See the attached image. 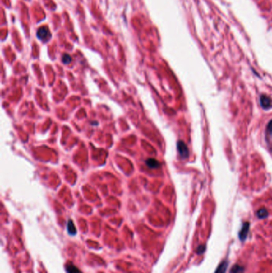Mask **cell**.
I'll return each instance as SVG.
<instances>
[{"label": "cell", "mask_w": 272, "mask_h": 273, "mask_svg": "<svg viewBox=\"0 0 272 273\" xmlns=\"http://www.w3.org/2000/svg\"><path fill=\"white\" fill-rule=\"evenodd\" d=\"M67 231H68V233H70V235H72V236L75 235L76 233H77L75 226H74V223H73V221H72L71 220H69L68 224H67Z\"/></svg>", "instance_id": "ba28073f"}, {"label": "cell", "mask_w": 272, "mask_h": 273, "mask_svg": "<svg viewBox=\"0 0 272 273\" xmlns=\"http://www.w3.org/2000/svg\"><path fill=\"white\" fill-rule=\"evenodd\" d=\"M228 261L224 260V261L218 266V268H217L216 270H215V273H225L227 271V268H228Z\"/></svg>", "instance_id": "8992f818"}, {"label": "cell", "mask_w": 272, "mask_h": 273, "mask_svg": "<svg viewBox=\"0 0 272 273\" xmlns=\"http://www.w3.org/2000/svg\"><path fill=\"white\" fill-rule=\"evenodd\" d=\"M256 215H257V216L259 217V219H263V218H265V217H267V215H268V213H267V209H261L258 211L257 213H256Z\"/></svg>", "instance_id": "9c48e42d"}, {"label": "cell", "mask_w": 272, "mask_h": 273, "mask_svg": "<svg viewBox=\"0 0 272 273\" xmlns=\"http://www.w3.org/2000/svg\"><path fill=\"white\" fill-rule=\"evenodd\" d=\"M243 268L239 266V264H235V266L232 267V268L231 269L230 273H243Z\"/></svg>", "instance_id": "30bf717a"}, {"label": "cell", "mask_w": 272, "mask_h": 273, "mask_svg": "<svg viewBox=\"0 0 272 273\" xmlns=\"http://www.w3.org/2000/svg\"><path fill=\"white\" fill-rule=\"evenodd\" d=\"M267 134H272V121H270V123L268 124L267 125Z\"/></svg>", "instance_id": "4fadbf2b"}, {"label": "cell", "mask_w": 272, "mask_h": 273, "mask_svg": "<svg viewBox=\"0 0 272 273\" xmlns=\"http://www.w3.org/2000/svg\"><path fill=\"white\" fill-rule=\"evenodd\" d=\"M49 36V31L46 27H41L38 31V37L41 40H46Z\"/></svg>", "instance_id": "5b68a950"}, {"label": "cell", "mask_w": 272, "mask_h": 273, "mask_svg": "<svg viewBox=\"0 0 272 273\" xmlns=\"http://www.w3.org/2000/svg\"><path fill=\"white\" fill-rule=\"evenodd\" d=\"M177 149L180 153V157L182 158H187L188 157V148L187 145L183 141H178L177 143Z\"/></svg>", "instance_id": "6da1fadb"}, {"label": "cell", "mask_w": 272, "mask_h": 273, "mask_svg": "<svg viewBox=\"0 0 272 273\" xmlns=\"http://www.w3.org/2000/svg\"><path fill=\"white\" fill-rule=\"evenodd\" d=\"M145 164L149 169H158L159 167L160 166V164L158 161H156V159H153V158H149V159L146 160Z\"/></svg>", "instance_id": "277c9868"}, {"label": "cell", "mask_w": 272, "mask_h": 273, "mask_svg": "<svg viewBox=\"0 0 272 273\" xmlns=\"http://www.w3.org/2000/svg\"><path fill=\"white\" fill-rule=\"evenodd\" d=\"M248 231H249V224L247 222V223H244V224H243V227H242V228H241L240 232H239V237L242 241H243V240L246 239L247 236V233H248Z\"/></svg>", "instance_id": "3957f363"}, {"label": "cell", "mask_w": 272, "mask_h": 273, "mask_svg": "<svg viewBox=\"0 0 272 273\" xmlns=\"http://www.w3.org/2000/svg\"><path fill=\"white\" fill-rule=\"evenodd\" d=\"M204 251H205V246L201 245V246H199L198 248H197L196 252L198 253V254H201V253L204 252Z\"/></svg>", "instance_id": "7c38bea8"}, {"label": "cell", "mask_w": 272, "mask_h": 273, "mask_svg": "<svg viewBox=\"0 0 272 273\" xmlns=\"http://www.w3.org/2000/svg\"><path fill=\"white\" fill-rule=\"evenodd\" d=\"M66 270L68 273H81L78 268L76 266H74L72 263H69L68 264H66Z\"/></svg>", "instance_id": "52a82bcc"}, {"label": "cell", "mask_w": 272, "mask_h": 273, "mask_svg": "<svg viewBox=\"0 0 272 273\" xmlns=\"http://www.w3.org/2000/svg\"><path fill=\"white\" fill-rule=\"evenodd\" d=\"M260 105L265 110H269L272 108V100L266 95H262L260 97Z\"/></svg>", "instance_id": "7a4b0ae2"}, {"label": "cell", "mask_w": 272, "mask_h": 273, "mask_svg": "<svg viewBox=\"0 0 272 273\" xmlns=\"http://www.w3.org/2000/svg\"><path fill=\"white\" fill-rule=\"evenodd\" d=\"M70 61H71V58H70V55H68V54L63 55L62 62L65 63V64H68V63H70Z\"/></svg>", "instance_id": "8fae6325"}]
</instances>
